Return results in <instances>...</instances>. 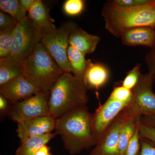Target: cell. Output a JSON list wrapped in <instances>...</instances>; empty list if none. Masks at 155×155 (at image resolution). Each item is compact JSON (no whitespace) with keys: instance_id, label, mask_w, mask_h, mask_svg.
<instances>
[{"instance_id":"cell-11","label":"cell","mask_w":155,"mask_h":155,"mask_svg":"<svg viewBox=\"0 0 155 155\" xmlns=\"http://www.w3.org/2000/svg\"><path fill=\"white\" fill-rule=\"evenodd\" d=\"M41 93L24 75H20L0 86V93L13 103Z\"/></svg>"},{"instance_id":"cell-20","label":"cell","mask_w":155,"mask_h":155,"mask_svg":"<svg viewBox=\"0 0 155 155\" xmlns=\"http://www.w3.org/2000/svg\"><path fill=\"white\" fill-rule=\"evenodd\" d=\"M67 55L71 73L83 80L87 65V60L85 59V55L70 45L68 48Z\"/></svg>"},{"instance_id":"cell-1","label":"cell","mask_w":155,"mask_h":155,"mask_svg":"<svg viewBox=\"0 0 155 155\" xmlns=\"http://www.w3.org/2000/svg\"><path fill=\"white\" fill-rule=\"evenodd\" d=\"M55 133L71 155L95 146L97 140L93 128V114L87 107L78 108L57 119Z\"/></svg>"},{"instance_id":"cell-26","label":"cell","mask_w":155,"mask_h":155,"mask_svg":"<svg viewBox=\"0 0 155 155\" xmlns=\"http://www.w3.org/2000/svg\"><path fill=\"white\" fill-rule=\"evenodd\" d=\"M140 117L135 133L127 146L125 155H138L139 153L140 149V137L139 133Z\"/></svg>"},{"instance_id":"cell-18","label":"cell","mask_w":155,"mask_h":155,"mask_svg":"<svg viewBox=\"0 0 155 155\" xmlns=\"http://www.w3.org/2000/svg\"><path fill=\"white\" fill-rule=\"evenodd\" d=\"M57 134L54 132L20 140V145L15 155H35L41 147L47 144Z\"/></svg>"},{"instance_id":"cell-29","label":"cell","mask_w":155,"mask_h":155,"mask_svg":"<svg viewBox=\"0 0 155 155\" xmlns=\"http://www.w3.org/2000/svg\"><path fill=\"white\" fill-rule=\"evenodd\" d=\"M145 60L148 69L149 73L155 78V44L150 48V51L146 56Z\"/></svg>"},{"instance_id":"cell-28","label":"cell","mask_w":155,"mask_h":155,"mask_svg":"<svg viewBox=\"0 0 155 155\" xmlns=\"http://www.w3.org/2000/svg\"><path fill=\"white\" fill-rule=\"evenodd\" d=\"M139 133L140 138L146 140L155 146V127L143 125L140 120Z\"/></svg>"},{"instance_id":"cell-5","label":"cell","mask_w":155,"mask_h":155,"mask_svg":"<svg viewBox=\"0 0 155 155\" xmlns=\"http://www.w3.org/2000/svg\"><path fill=\"white\" fill-rule=\"evenodd\" d=\"M78 26L75 22H64L59 28L41 31V43L64 72H71L67 51L70 34Z\"/></svg>"},{"instance_id":"cell-31","label":"cell","mask_w":155,"mask_h":155,"mask_svg":"<svg viewBox=\"0 0 155 155\" xmlns=\"http://www.w3.org/2000/svg\"><path fill=\"white\" fill-rule=\"evenodd\" d=\"M13 104L2 95L0 94V114L1 116H8Z\"/></svg>"},{"instance_id":"cell-32","label":"cell","mask_w":155,"mask_h":155,"mask_svg":"<svg viewBox=\"0 0 155 155\" xmlns=\"http://www.w3.org/2000/svg\"><path fill=\"white\" fill-rule=\"evenodd\" d=\"M150 0H114L116 5L122 7H135L143 5L149 2Z\"/></svg>"},{"instance_id":"cell-13","label":"cell","mask_w":155,"mask_h":155,"mask_svg":"<svg viewBox=\"0 0 155 155\" xmlns=\"http://www.w3.org/2000/svg\"><path fill=\"white\" fill-rule=\"evenodd\" d=\"M122 43L128 46L141 45L152 47L155 44V28L141 26L130 28L121 35Z\"/></svg>"},{"instance_id":"cell-21","label":"cell","mask_w":155,"mask_h":155,"mask_svg":"<svg viewBox=\"0 0 155 155\" xmlns=\"http://www.w3.org/2000/svg\"><path fill=\"white\" fill-rule=\"evenodd\" d=\"M0 8L2 12L8 14L17 22L26 19V12L22 11L19 6L18 0H1Z\"/></svg>"},{"instance_id":"cell-14","label":"cell","mask_w":155,"mask_h":155,"mask_svg":"<svg viewBox=\"0 0 155 155\" xmlns=\"http://www.w3.org/2000/svg\"><path fill=\"white\" fill-rule=\"evenodd\" d=\"M100 41L99 37L87 33L78 26L73 29L69 39V45L85 55L93 53Z\"/></svg>"},{"instance_id":"cell-34","label":"cell","mask_w":155,"mask_h":155,"mask_svg":"<svg viewBox=\"0 0 155 155\" xmlns=\"http://www.w3.org/2000/svg\"><path fill=\"white\" fill-rule=\"evenodd\" d=\"M35 1V0H19V6L22 11L26 13Z\"/></svg>"},{"instance_id":"cell-19","label":"cell","mask_w":155,"mask_h":155,"mask_svg":"<svg viewBox=\"0 0 155 155\" xmlns=\"http://www.w3.org/2000/svg\"><path fill=\"white\" fill-rule=\"evenodd\" d=\"M140 117L127 118L122 125L119 134V155H125L127 146L135 133Z\"/></svg>"},{"instance_id":"cell-16","label":"cell","mask_w":155,"mask_h":155,"mask_svg":"<svg viewBox=\"0 0 155 155\" xmlns=\"http://www.w3.org/2000/svg\"><path fill=\"white\" fill-rule=\"evenodd\" d=\"M50 10L41 0H35L28 11V17L41 30L55 28Z\"/></svg>"},{"instance_id":"cell-10","label":"cell","mask_w":155,"mask_h":155,"mask_svg":"<svg viewBox=\"0 0 155 155\" xmlns=\"http://www.w3.org/2000/svg\"><path fill=\"white\" fill-rule=\"evenodd\" d=\"M108 98L93 114V128L97 142L116 117L128 104Z\"/></svg>"},{"instance_id":"cell-8","label":"cell","mask_w":155,"mask_h":155,"mask_svg":"<svg viewBox=\"0 0 155 155\" xmlns=\"http://www.w3.org/2000/svg\"><path fill=\"white\" fill-rule=\"evenodd\" d=\"M48 98V95L41 92L13 103L8 116L18 124L36 117L51 116Z\"/></svg>"},{"instance_id":"cell-15","label":"cell","mask_w":155,"mask_h":155,"mask_svg":"<svg viewBox=\"0 0 155 155\" xmlns=\"http://www.w3.org/2000/svg\"><path fill=\"white\" fill-rule=\"evenodd\" d=\"M109 70L102 64L93 63L87 60V65L83 81L88 89L98 90L107 82L109 78Z\"/></svg>"},{"instance_id":"cell-33","label":"cell","mask_w":155,"mask_h":155,"mask_svg":"<svg viewBox=\"0 0 155 155\" xmlns=\"http://www.w3.org/2000/svg\"><path fill=\"white\" fill-rule=\"evenodd\" d=\"M140 122L143 125L155 127V116H141Z\"/></svg>"},{"instance_id":"cell-9","label":"cell","mask_w":155,"mask_h":155,"mask_svg":"<svg viewBox=\"0 0 155 155\" xmlns=\"http://www.w3.org/2000/svg\"><path fill=\"white\" fill-rule=\"evenodd\" d=\"M127 116L122 110L99 139L88 155H119V134Z\"/></svg>"},{"instance_id":"cell-2","label":"cell","mask_w":155,"mask_h":155,"mask_svg":"<svg viewBox=\"0 0 155 155\" xmlns=\"http://www.w3.org/2000/svg\"><path fill=\"white\" fill-rule=\"evenodd\" d=\"M105 28L116 37H120L125 31L141 26L155 28V1L143 5L122 7L113 1L106 2L102 11Z\"/></svg>"},{"instance_id":"cell-6","label":"cell","mask_w":155,"mask_h":155,"mask_svg":"<svg viewBox=\"0 0 155 155\" xmlns=\"http://www.w3.org/2000/svg\"><path fill=\"white\" fill-rule=\"evenodd\" d=\"M155 78L148 72L141 74L132 90L131 101L123 110L127 118L155 116V94L152 87Z\"/></svg>"},{"instance_id":"cell-35","label":"cell","mask_w":155,"mask_h":155,"mask_svg":"<svg viewBox=\"0 0 155 155\" xmlns=\"http://www.w3.org/2000/svg\"><path fill=\"white\" fill-rule=\"evenodd\" d=\"M35 155H52L51 152V148L45 145L41 147L37 151Z\"/></svg>"},{"instance_id":"cell-27","label":"cell","mask_w":155,"mask_h":155,"mask_svg":"<svg viewBox=\"0 0 155 155\" xmlns=\"http://www.w3.org/2000/svg\"><path fill=\"white\" fill-rule=\"evenodd\" d=\"M18 23L8 14L0 12V31L14 30Z\"/></svg>"},{"instance_id":"cell-25","label":"cell","mask_w":155,"mask_h":155,"mask_svg":"<svg viewBox=\"0 0 155 155\" xmlns=\"http://www.w3.org/2000/svg\"><path fill=\"white\" fill-rule=\"evenodd\" d=\"M84 5L82 0H67L63 5V10L69 16H78L82 13Z\"/></svg>"},{"instance_id":"cell-3","label":"cell","mask_w":155,"mask_h":155,"mask_svg":"<svg viewBox=\"0 0 155 155\" xmlns=\"http://www.w3.org/2000/svg\"><path fill=\"white\" fill-rule=\"evenodd\" d=\"M88 90L82 79L71 72L63 73L50 92L51 116L59 119L74 110L87 107L89 100Z\"/></svg>"},{"instance_id":"cell-23","label":"cell","mask_w":155,"mask_h":155,"mask_svg":"<svg viewBox=\"0 0 155 155\" xmlns=\"http://www.w3.org/2000/svg\"><path fill=\"white\" fill-rule=\"evenodd\" d=\"M141 74V65L137 64L133 69L127 72L124 80L122 81V86L132 90L138 83Z\"/></svg>"},{"instance_id":"cell-24","label":"cell","mask_w":155,"mask_h":155,"mask_svg":"<svg viewBox=\"0 0 155 155\" xmlns=\"http://www.w3.org/2000/svg\"><path fill=\"white\" fill-rule=\"evenodd\" d=\"M132 97V91L121 85L114 87L109 98L120 102L129 103Z\"/></svg>"},{"instance_id":"cell-12","label":"cell","mask_w":155,"mask_h":155,"mask_svg":"<svg viewBox=\"0 0 155 155\" xmlns=\"http://www.w3.org/2000/svg\"><path fill=\"white\" fill-rule=\"evenodd\" d=\"M57 119L51 116L36 117L17 124V133L20 140L52 133Z\"/></svg>"},{"instance_id":"cell-30","label":"cell","mask_w":155,"mask_h":155,"mask_svg":"<svg viewBox=\"0 0 155 155\" xmlns=\"http://www.w3.org/2000/svg\"><path fill=\"white\" fill-rule=\"evenodd\" d=\"M138 155H155V146L149 141L140 138V149Z\"/></svg>"},{"instance_id":"cell-7","label":"cell","mask_w":155,"mask_h":155,"mask_svg":"<svg viewBox=\"0 0 155 155\" xmlns=\"http://www.w3.org/2000/svg\"><path fill=\"white\" fill-rule=\"evenodd\" d=\"M41 31L28 16L14 30L10 56L24 62L41 42Z\"/></svg>"},{"instance_id":"cell-17","label":"cell","mask_w":155,"mask_h":155,"mask_svg":"<svg viewBox=\"0 0 155 155\" xmlns=\"http://www.w3.org/2000/svg\"><path fill=\"white\" fill-rule=\"evenodd\" d=\"M23 62L11 56L0 58V86L23 75Z\"/></svg>"},{"instance_id":"cell-22","label":"cell","mask_w":155,"mask_h":155,"mask_svg":"<svg viewBox=\"0 0 155 155\" xmlns=\"http://www.w3.org/2000/svg\"><path fill=\"white\" fill-rule=\"evenodd\" d=\"M14 30L0 31V58L11 55Z\"/></svg>"},{"instance_id":"cell-4","label":"cell","mask_w":155,"mask_h":155,"mask_svg":"<svg viewBox=\"0 0 155 155\" xmlns=\"http://www.w3.org/2000/svg\"><path fill=\"white\" fill-rule=\"evenodd\" d=\"M23 75L39 91L48 95L56 81L65 72L41 42L23 62Z\"/></svg>"}]
</instances>
